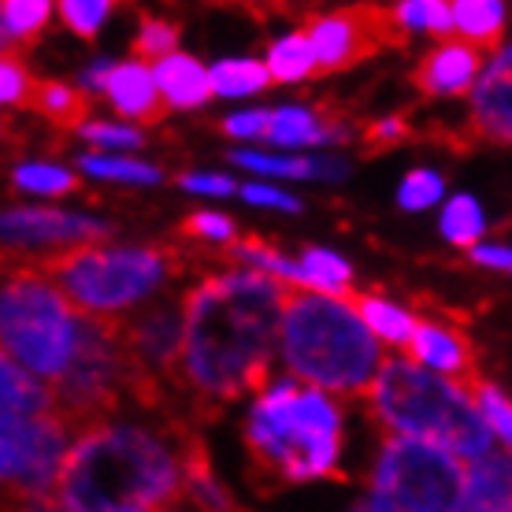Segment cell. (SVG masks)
<instances>
[{"label":"cell","mask_w":512,"mask_h":512,"mask_svg":"<svg viewBox=\"0 0 512 512\" xmlns=\"http://www.w3.org/2000/svg\"><path fill=\"white\" fill-rule=\"evenodd\" d=\"M286 286L260 271H227L186 294L179 390L193 397L197 416H219L238 397L271 386Z\"/></svg>","instance_id":"cell-1"},{"label":"cell","mask_w":512,"mask_h":512,"mask_svg":"<svg viewBox=\"0 0 512 512\" xmlns=\"http://www.w3.org/2000/svg\"><path fill=\"white\" fill-rule=\"evenodd\" d=\"M52 498L67 512L179 509V423H171V438L138 423L108 420L86 427L67 446Z\"/></svg>","instance_id":"cell-2"},{"label":"cell","mask_w":512,"mask_h":512,"mask_svg":"<svg viewBox=\"0 0 512 512\" xmlns=\"http://www.w3.org/2000/svg\"><path fill=\"white\" fill-rule=\"evenodd\" d=\"M245 446L253 453V475L264 490L282 483L346 479L338 468L342 412L327 394L297 379H282L256 397L245 423Z\"/></svg>","instance_id":"cell-3"},{"label":"cell","mask_w":512,"mask_h":512,"mask_svg":"<svg viewBox=\"0 0 512 512\" xmlns=\"http://www.w3.org/2000/svg\"><path fill=\"white\" fill-rule=\"evenodd\" d=\"M275 349L282 353V364L294 372L290 379L338 397L364 394L383 364L379 342L346 301L290 286L282 294Z\"/></svg>","instance_id":"cell-4"},{"label":"cell","mask_w":512,"mask_h":512,"mask_svg":"<svg viewBox=\"0 0 512 512\" xmlns=\"http://www.w3.org/2000/svg\"><path fill=\"white\" fill-rule=\"evenodd\" d=\"M364 397L386 435L435 442L449 449L457 461L461 457L479 461L494 446V438L461 386L412 360H383Z\"/></svg>","instance_id":"cell-5"},{"label":"cell","mask_w":512,"mask_h":512,"mask_svg":"<svg viewBox=\"0 0 512 512\" xmlns=\"http://www.w3.org/2000/svg\"><path fill=\"white\" fill-rule=\"evenodd\" d=\"M23 268L38 271L41 279H56L67 305L75 301L82 316H127L130 308L145 305L160 294L171 275H179L182 260L167 245H134V249H104L78 245L64 253H49Z\"/></svg>","instance_id":"cell-6"},{"label":"cell","mask_w":512,"mask_h":512,"mask_svg":"<svg viewBox=\"0 0 512 512\" xmlns=\"http://www.w3.org/2000/svg\"><path fill=\"white\" fill-rule=\"evenodd\" d=\"M78 346V312L67 297L30 268L0 275V349L12 364L52 386L67 372Z\"/></svg>","instance_id":"cell-7"},{"label":"cell","mask_w":512,"mask_h":512,"mask_svg":"<svg viewBox=\"0 0 512 512\" xmlns=\"http://www.w3.org/2000/svg\"><path fill=\"white\" fill-rule=\"evenodd\" d=\"M364 512H464V464L423 438L386 435Z\"/></svg>","instance_id":"cell-8"},{"label":"cell","mask_w":512,"mask_h":512,"mask_svg":"<svg viewBox=\"0 0 512 512\" xmlns=\"http://www.w3.org/2000/svg\"><path fill=\"white\" fill-rule=\"evenodd\" d=\"M52 416L82 435L93 423H108L130 397V372L116 338V316H78V346L67 372L49 386Z\"/></svg>","instance_id":"cell-9"},{"label":"cell","mask_w":512,"mask_h":512,"mask_svg":"<svg viewBox=\"0 0 512 512\" xmlns=\"http://www.w3.org/2000/svg\"><path fill=\"white\" fill-rule=\"evenodd\" d=\"M186 294H156L116 316V338L130 372V397L141 409H164L167 390H179Z\"/></svg>","instance_id":"cell-10"},{"label":"cell","mask_w":512,"mask_h":512,"mask_svg":"<svg viewBox=\"0 0 512 512\" xmlns=\"http://www.w3.org/2000/svg\"><path fill=\"white\" fill-rule=\"evenodd\" d=\"M71 438L75 435L60 416H38V420L0 416V490L52 494Z\"/></svg>","instance_id":"cell-11"},{"label":"cell","mask_w":512,"mask_h":512,"mask_svg":"<svg viewBox=\"0 0 512 512\" xmlns=\"http://www.w3.org/2000/svg\"><path fill=\"white\" fill-rule=\"evenodd\" d=\"M308 49L316 60V75H334L346 67L368 60L372 52L405 45V34L397 30L394 12L383 4H357L346 12L323 15L305 26Z\"/></svg>","instance_id":"cell-12"},{"label":"cell","mask_w":512,"mask_h":512,"mask_svg":"<svg viewBox=\"0 0 512 512\" xmlns=\"http://www.w3.org/2000/svg\"><path fill=\"white\" fill-rule=\"evenodd\" d=\"M112 234L108 223L60 208H4L0 212V238L19 245H45V249H78V245H97Z\"/></svg>","instance_id":"cell-13"},{"label":"cell","mask_w":512,"mask_h":512,"mask_svg":"<svg viewBox=\"0 0 512 512\" xmlns=\"http://www.w3.org/2000/svg\"><path fill=\"white\" fill-rule=\"evenodd\" d=\"M405 353H409L412 364H420L427 372H442V379H449V383L461 386V390L479 379L472 342L464 338V331L446 327V323L416 320Z\"/></svg>","instance_id":"cell-14"},{"label":"cell","mask_w":512,"mask_h":512,"mask_svg":"<svg viewBox=\"0 0 512 512\" xmlns=\"http://www.w3.org/2000/svg\"><path fill=\"white\" fill-rule=\"evenodd\" d=\"M483 71V52L464 41H442L412 71V86L423 97H464Z\"/></svg>","instance_id":"cell-15"},{"label":"cell","mask_w":512,"mask_h":512,"mask_svg":"<svg viewBox=\"0 0 512 512\" xmlns=\"http://www.w3.org/2000/svg\"><path fill=\"white\" fill-rule=\"evenodd\" d=\"M472 134L498 145H509L512 138V82H509V49L501 45L498 60L490 71L472 86Z\"/></svg>","instance_id":"cell-16"},{"label":"cell","mask_w":512,"mask_h":512,"mask_svg":"<svg viewBox=\"0 0 512 512\" xmlns=\"http://www.w3.org/2000/svg\"><path fill=\"white\" fill-rule=\"evenodd\" d=\"M104 97L116 104L119 116L138 119V123H160L167 116V104L153 82V71L141 64H112L104 78Z\"/></svg>","instance_id":"cell-17"},{"label":"cell","mask_w":512,"mask_h":512,"mask_svg":"<svg viewBox=\"0 0 512 512\" xmlns=\"http://www.w3.org/2000/svg\"><path fill=\"white\" fill-rule=\"evenodd\" d=\"M275 145H323V141H349V127L334 112H308V108H275L264 112V134Z\"/></svg>","instance_id":"cell-18"},{"label":"cell","mask_w":512,"mask_h":512,"mask_svg":"<svg viewBox=\"0 0 512 512\" xmlns=\"http://www.w3.org/2000/svg\"><path fill=\"white\" fill-rule=\"evenodd\" d=\"M153 82L160 97H164V104L182 108V112L186 108H201L212 97V90H208V67H201L186 52H171L167 60H160L153 67Z\"/></svg>","instance_id":"cell-19"},{"label":"cell","mask_w":512,"mask_h":512,"mask_svg":"<svg viewBox=\"0 0 512 512\" xmlns=\"http://www.w3.org/2000/svg\"><path fill=\"white\" fill-rule=\"evenodd\" d=\"M464 512H512L509 453H487L464 468Z\"/></svg>","instance_id":"cell-20"},{"label":"cell","mask_w":512,"mask_h":512,"mask_svg":"<svg viewBox=\"0 0 512 512\" xmlns=\"http://www.w3.org/2000/svg\"><path fill=\"white\" fill-rule=\"evenodd\" d=\"M0 416L8 420L52 416V390L34 375H26L19 364H12L4 349H0Z\"/></svg>","instance_id":"cell-21"},{"label":"cell","mask_w":512,"mask_h":512,"mask_svg":"<svg viewBox=\"0 0 512 512\" xmlns=\"http://www.w3.org/2000/svg\"><path fill=\"white\" fill-rule=\"evenodd\" d=\"M26 108L45 116L56 130H82L90 123L93 97L71 82H34Z\"/></svg>","instance_id":"cell-22"},{"label":"cell","mask_w":512,"mask_h":512,"mask_svg":"<svg viewBox=\"0 0 512 512\" xmlns=\"http://www.w3.org/2000/svg\"><path fill=\"white\" fill-rule=\"evenodd\" d=\"M342 301L353 308V316L368 327V334H372L375 342H390V346H401V349L409 346L412 327H416L412 312H405L401 305H394V301H386L379 294H357V290H349Z\"/></svg>","instance_id":"cell-23"},{"label":"cell","mask_w":512,"mask_h":512,"mask_svg":"<svg viewBox=\"0 0 512 512\" xmlns=\"http://www.w3.org/2000/svg\"><path fill=\"white\" fill-rule=\"evenodd\" d=\"M449 15H453V34H461L464 45L472 49H494V45H505V23H509V8L498 4V0H457L449 4Z\"/></svg>","instance_id":"cell-24"},{"label":"cell","mask_w":512,"mask_h":512,"mask_svg":"<svg viewBox=\"0 0 512 512\" xmlns=\"http://www.w3.org/2000/svg\"><path fill=\"white\" fill-rule=\"evenodd\" d=\"M231 164L253 167L264 175H282V179H342L346 164L338 160H305V156H268V153H242L234 149Z\"/></svg>","instance_id":"cell-25"},{"label":"cell","mask_w":512,"mask_h":512,"mask_svg":"<svg viewBox=\"0 0 512 512\" xmlns=\"http://www.w3.org/2000/svg\"><path fill=\"white\" fill-rule=\"evenodd\" d=\"M56 12L49 0H4L0 4V26H4V34L8 41H15L19 49H30V45H38L41 34L49 30V15Z\"/></svg>","instance_id":"cell-26"},{"label":"cell","mask_w":512,"mask_h":512,"mask_svg":"<svg viewBox=\"0 0 512 512\" xmlns=\"http://www.w3.org/2000/svg\"><path fill=\"white\" fill-rule=\"evenodd\" d=\"M271 86L268 67L260 60H223L208 71V90L219 97H249Z\"/></svg>","instance_id":"cell-27"},{"label":"cell","mask_w":512,"mask_h":512,"mask_svg":"<svg viewBox=\"0 0 512 512\" xmlns=\"http://www.w3.org/2000/svg\"><path fill=\"white\" fill-rule=\"evenodd\" d=\"M301 271H305V282L312 294H331V297H342L353 290L349 286V279H353V271H349V264L342 260V256H334L331 249H305V256H301Z\"/></svg>","instance_id":"cell-28"},{"label":"cell","mask_w":512,"mask_h":512,"mask_svg":"<svg viewBox=\"0 0 512 512\" xmlns=\"http://www.w3.org/2000/svg\"><path fill=\"white\" fill-rule=\"evenodd\" d=\"M464 394H468V401L475 405V412H479V420H483V427L490 431V438L498 435L501 449L509 446L512 438V409H509V397H505V390L494 383H487L483 375L475 379V383L464 386Z\"/></svg>","instance_id":"cell-29"},{"label":"cell","mask_w":512,"mask_h":512,"mask_svg":"<svg viewBox=\"0 0 512 512\" xmlns=\"http://www.w3.org/2000/svg\"><path fill=\"white\" fill-rule=\"evenodd\" d=\"M264 67H268L271 82H301V78L316 75V60H312L305 30L286 34L282 41H275L271 52H268V64Z\"/></svg>","instance_id":"cell-30"},{"label":"cell","mask_w":512,"mask_h":512,"mask_svg":"<svg viewBox=\"0 0 512 512\" xmlns=\"http://www.w3.org/2000/svg\"><path fill=\"white\" fill-rule=\"evenodd\" d=\"M390 12H394V23L405 38L412 30H427L438 38L453 34V15H449L446 0H409V4H394Z\"/></svg>","instance_id":"cell-31"},{"label":"cell","mask_w":512,"mask_h":512,"mask_svg":"<svg viewBox=\"0 0 512 512\" xmlns=\"http://www.w3.org/2000/svg\"><path fill=\"white\" fill-rule=\"evenodd\" d=\"M483 231H487V219H483V208L475 205V197H468V193L453 197L446 205V212H442V234H446V242L472 249Z\"/></svg>","instance_id":"cell-32"},{"label":"cell","mask_w":512,"mask_h":512,"mask_svg":"<svg viewBox=\"0 0 512 512\" xmlns=\"http://www.w3.org/2000/svg\"><path fill=\"white\" fill-rule=\"evenodd\" d=\"M12 182L26 193H41V197H64V193L78 190V175H71L67 167L56 164H23L15 167Z\"/></svg>","instance_id":"cell-33"},{"label":"cell","mask_w":512,"mask_h":512,"mask_svg":"<svg viewBox=\"0 0 512 512\" xmlns=\"http://www.w3.org/2000/svg\"><path fill=\"white\" fill-rule=\"evenodd\" d=\"M78 167H86L97 179H112V182H141V186H156L160 182V171L149 164H138V160H127V156H112V153H86L78 160Z\"/></svg>","instance_id":"cell-34"},{"label":"cell","mask_w":512,"mask_h":512,"mask_svg":"<svg viewBox=\"0 0 512 512\" xmlns=\"http://www.w3.org/2000/svg\"><path fill=\"white\" fill-rule=\"evenodd\" d=\"M175 49H179V26L167 23V19H145L138 38H134V64H160Z\"/></svg>","instance_id":"cell-35"},{"label":"cell","mask_w":512,"mask_h":512,"mask_svg":"<svg viewBox=\"0 0 512 512\" xmlns=\"http://www.w3.org/2000/svg\"><path fill=\"white\" fill-rule=\"evenodd\" d=\"M38 78L30 75V67L19 60V52H0V108L4 104H19L26 108L30 93H34Z\"/></svg>","instance_id":"cell-36"},{"label":"cell","mask_w":512,"mask_h":512,"mask_svg":"<svg viewBox=\"0 0 512 512\" xmlns=\"http://www.w3.org/2000/svg\"><path fill=\"white\" fill-rule=\"evenodd\" d=\"M56 12L64 15V23L75 30L78 38L93 41L97 34H101V26L108 23L112 4H108V0H64Z\"/></svg>","instance_id":"cell-37"},{"label":"cell","mask_w":512,"mask_h":512,"mask_svg":"<svg viewBox=\"0 0 512 512\" xmlns=\"http://www.w3.org/2000/svg\"><path fill=\"white\" fill-rule=\"evenodd\" d=\"M438 197H442V175L427 171V167L409 171L405 182H401V190H397V201H401V208H409V212H423V208H431Z\"/></svg>","instance_id":"cell-38"},{"label":"cell","mask_w":512,"mask_h":512,"mask_svg":"<svg viewBox=\"0 0 512 512\" xmlns=\"http://www.w3.org/2000/svg\"><path fill=\"white\" fill-rule=\"evenodd\" d=\"M78 138H86L90 145H101V149H138L145 141L141 130L119 127V123H86L78 130Z\"/></svg>","instance_id":"cell-39"},{"label":"cell","mask_w":512,"mask_h":512,"mask_svg":"<svg viewBox=\"0 0 512 512\" xmlns=\"http://www.w3.org/2000/svg\"><path fill=\"white\" fill-rule=\"evenodd\" d=\"M409 138V123L401 116H390V119H379L372 127L364 130V153H386V149H394L401 141Z\"/></svg>","instance_id":"cell-40"},{"label":"cell","mask_w":512,"mask_h":512,"mask_svg":"<svg viewBox=\"0 0 512 512\" xmlns=\"http://www.w3.org/2000/svg\"><path fill=\"white\" fill-rule=\"evenodd\" d=\"M182 234L205 238V242H231L234 223L227 216H216V212H197V216H190L182 223Z\"/></svg>","instance_id":"cell-41"},{"label":"cell","mask_w":512,"mask_h":512,"mask_svg":"<svg viewBox=\"0 0 512 512\" xmlns=\"http://www.w3.org/2000/svg\"><path fill=\"white\" fill-rule=\"evenodd\" d=\"M0 512H67L52 494H12L0 490Z\"/></svg>","instance_id":"cell-42"},{"label":"cell","mask_w":512,"mask_h":512,"mask_svg":"<svg viewBox=\"0 0 512 512\" xmlns=\"http://www.w3.org/2000/svg\"><path fill=\"white\" fill-rule=\"evenodd\" d=\"M242 197L253 201V205H268V208H282V212H301V201H294L290 193L271 190V186H242Z\"/></svg>","instance_id":"cell-43"},{"label":"cell","mask_w":512,"mask_h":512,"mask_svg":"<svg viewBox=\"0 0 512 512\" xmlns=\"http://www.w3.org/2000/svg\"><path fill=\"white\" fill-rule=\"evenodd\" d=\"M223 134H231V138H249L256 141L264 134V112H238V116H227L223 123Z\"/></svg>","instance_id":"cell-44"},{"label":"cell","mask_w":512,"mask_h":512,"mask_svg":"<svg viewBox=\"0 0 512 512\" xmlns=\"http://www.w3.org/2000/svg\"><path fill=\"white\" fill-rule=\"evenodd\" d=\"M182 186L193 193H212V197H227V193L238 190V182L231 175H182Z\"/></svg>","instance_id":"cell-45"},{"label":"cell","mask_w":512,"mask_h":512,"mask_svg":"<svg viewBox=\"0 0 512 512\" xmlns=\"http://www.w3.org/2000/svg\"><path fill=\"white\" fill-rule=\"evenodd\" d=\"M472 260L475 264H483V268H498V271H509V249L505 245H472Z\"/></svg>","instance_id":"cell-46"},{"label":"cell","mask_w":512,"mask_h":512,"mask_svg":"<svg viewBox=\"0 0 512 512\" xmlns=\"http://www.w3.org/2000/svg\"><path fill=\"white\" fill-rule=\"evenodd\" d=\"M108 71H112V64H108V60H101V64H93L90 71H86V75H82V82H86V86H90V90L104 93V78H108ZM90 90H86V93H90Z\"/></svg>","instance_id":"cell-47"},{"label":"cell","mask_w":512,"mask_h":512,"mask_svg":"<svg viewBox=\"0 0 512 512\" xmlns=\"http://www.w3.org/2000/svg\"><path fill=\"white\" fill-rule=\"evenodd\" d=\"M0 52H8V34H4V26H0Z\"/></svg>","instance_id":"cell-48"},{"label":"cell","mask_w":512,"mask_h":512,"mask_svg":"<svg viewBox=\"0 0 512 512\" xmlns=\"http://www.w3.org/2000/svg\"><path fill=\"white\" fill-rule=\"evenodd\" d=\"M0 138H8V123H0Z\"/></svg>","instance_id":"cell-49"},{"label":"cell","mask_w":512,"mask_h":512,"mask_svg":"<svg viewBox=\"0 0 512 512\" xmlns=\"http://www.w3.org/2000/svg\"><path fill=\"white\" fill-rule=\"evenodd\" d=\"M112 512H145V509H112Z\"/></svg>","instance_id":"cell-50"}]
</instances>
